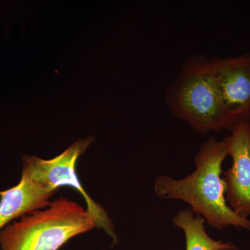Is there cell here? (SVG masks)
Wrapping results in <instances>:
<instances>
[{
	"label": "cell",
	"instance_id": "5b68a950",
	"mask_svg": "<svg viewBox=\"0 0 250 250\" xmlns=\"http://www.w3.org/2000/svg\"><path fill=\"white\" fill-rule=\"evenodd\" d=\"M232 165L223 172L225 199L239 216H250V122H240L225 139Z\"/></svg>",
	"mask_w": 250,
	"mask_h": 250
},
{
	"label": "cell",
	"instance_id": "8fae6325",
	"mask_svg": "<svg viewBox=\"0 0 250 250\" xmlns=\"http://www.w3.org/2000/svg\"></svg>",
	"mask_w": 250,
	"mask_h": 250
},
{
	"label": "cell",
	"instance_id": "30bf717a",
	"mask_svg": "<svg viewBox=\"0 0 250 250\" xmlns=\"http://www.w3.org/2000/svg\"></svg>",
	"mask_w": 250,
	"mask_h": 250
},
{
	"label": "cell",
	"instance_id": "ba28073f",
	"mask_svg": "<svg viewBox=\"0 0 250 250\" xmlns=\"http://www.w3.org/2000/svg\"><path fill=\"white\" fill-rule=\"evenodd\" d=\"M205 220L191 209L179 210L172 218V223L185 235L186 250H218L232 245L229 242L213 240L205 228Z\"/></svg>",
	"mask_w": 250,
	"mask_h": 250
},
{
	"label": "cell",
	"instance_id": "3957f363",
	"mask_svg": "<svg viewBox=\"0 0 250 250\" xmlns=\"http://www.w3.org/2000/svg\"><path fill=\"white\" fill-rule=\"evenodd\" d=\"M167 103L174 115L199 133L231 131L236 125L224 106L206 59H196L184 65L167 92Z\"/></svg>",
	"mask_w": 250,
	"mask_h": 250
},
{
	"label": "cell",
	"instance_id": "52a82bcc",
	"mask_svg": "<svg viewBox=\"0 0 250 250\" xmlns=\"http://www.w3.org/2000/svg\"><path fill=\"white\" fill-rule=\"evenodd\" d=\"M57 191L38 183L22 172L17 185L0 190V231L23 215L47 207Z\"/></svg>",
	"mask_w": 250,
	"mask_h": 250
},
{
	"label": "cell",
	"instance_id": "7a4b0ae2",
	"mask_svg": "<svg viewBox=\"0 0 250 250\" xmlns=\"http://www.w3.org/2000/svg\"><path fill=\"white\" fill-rule=\"evenodd\" d=\"M97 228L86 208L61 196L0 231V250H59L79 235Z\"/></svg>",
	"mask_w": 250,
	"mask_h": 250
},
{
	"label": "cell",
	"instance_id": "9c48e42d",
	"mask_svg": "<svg viewBox=\"0 0 250 250\" xmlns=\"http://www.w3.org/2000/svg\"><path fill=\"white\" fill-rule=\"evenodd\" d=\"M218 250H241L238 249V248H236V246H234V244L231 245V246L228 247V248H222V249H220Z\"/></svg>",
	"mask_w": 250,
	"mask_h": 250
},
{
	"label": "cell",
	"instance_id": "8992f818",
	"mask_svg": "<svg viewBox=\"0 0 250 250\" xmlns=\"http://www.w3.org/2000/svg\"><path fill=\"white\" fill-rule=\"evenodd\" d=\"M208 61L213 83L229 114L236 124L250 122V57Z\"/></svg>",
	"mask_w": 250,
	"mask_h": 250
},
{
	"label": "cell",
	"instance_id": "6da1fadb",
	"mask_svg": "<svg viewBox=\"0 0 250 250\" xmlns=\"http://www.w3.org/2000/svg\"><path fill=\"white\" fill-rule=\"evenodd\" d=\"M228 156L225 139L218 141L212 136L197 152L195 170L191 174L181 179L159 176L154 182V191L163 200L186 202L211 228L221 230L232 226L250 231V219L235 213L225 199L222 166Z\"/></svg>",
	"mask_w": 250,
	"mask_h": 250
},
{
	"label": "cell",
	"instance_id": "277c9868",
	"mask_svg": "<svg viewBox=\"0 0 250 250\" xmlns=\"http://www.w3.org/2000/svg\"><path fill=\"white\" fill-rule=\"evenodd\" d=\"M94 141L92 136L78 140L62 154L49 160L35 156H22V172L49 188L59 190L62 187H70L75 189L84 199L85 208L93 218L97 228L103 229L111 237L113 244H117L118 235L108 212L85 191L77 174L79 159Z\"/></svg>",
	"mask_w": 250,
	"mask_h": 250
}]
</instances>
